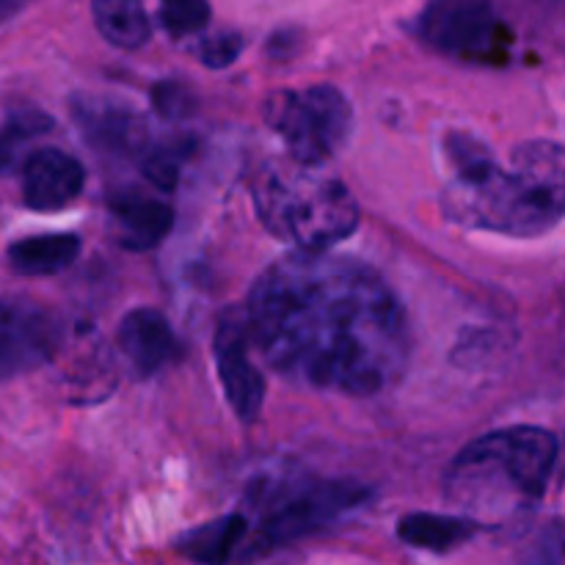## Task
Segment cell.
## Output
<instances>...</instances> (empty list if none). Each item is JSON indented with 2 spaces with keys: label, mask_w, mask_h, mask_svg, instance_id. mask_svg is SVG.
Wrapping results in <instances>:
<instances>
[{
  "label": "cell",
  "mask_w": 565,
  "mask_h": 565,
  "mask_svg": "<svg viewBox=\"0 0 565 565\" xmlns=\"http://www.w3.org/2000/svg\"><path fill=\"white\" fill-rule=\"evenodd\" d=\"M441 147L447 166L441 207L456 224L539 237L565 218L563 143H519L508 166L480 138L461 130L447 132Z\"/></svg>",
  "instance_id": "7a4b0ae2"
},
{
  "label": "cell",
  "mask_w": 565,
  "mask_h": 565,
  "mask_svg": "<svg viewBox=\"0 0 565 565\" xmlns=\"http://www.w3.org/2000/svg\"><path fill=\"white\" fill-rule=\"evenodd\" d=\"M94 25L105 42L119 50H138L149 42V14L143 0H92Z\"/></svg>",
  "instance_id": "e0dca14e"
},
{
  "label": "cell",
  "mask_w": 565,
  "mask_h": 565,
  "mask_svg": "<svg viewBox=\"0 0 565 565\" xmlns=\"http://www.w3.org/2000/svg\"><path fill=\"white\" fill-rule=\"evenodd\" d=\"M373 491L356 480H318L307 475H265L248 491V505L259 513V527L243 546V561H257L274 550L331 527L367 505Z\"/></svg>",
  "instance_id": "5b68a950"
},
{
  "label": "cell",
  "mask_w": 565,
  "mask_h": 565,
  "mask_svg": "<svg viewBox=\"0 0 565 565\" xmlns=\"http://www.w3.org/2000/svg\"><path fill=\"white\" fill-rule=\"evenodd\" d=\"M119 243L130 252H149L169 235L174 224V210L163 199L141 191H116L108 199Z\"/></svg>",
  "instance_id": "4fadbf2b"
},
{
  "label": "cell",
  "mask_w": 565,
  "mask_h": 565,
  "mask_svg": "<svg viewBox=\"0 0 565 565\" xmlns=\"http://www.w3.org/2000/svg\"><path fill=\"white\" fill-rule=\"evenodd\" d=\"M486 524L475 522L469 516H439V513H408L403 516L397 535H401L403 544L414 546V550L436 552V555H445V552L458 550V546L467 544L469 539L483 530Z\"/></svg>",
  "instance_id": "9a60e30c"
},
{
  "label": "cell",
  "mask_w": 565,
  "mask_h": 565,
  "mask_svg": "<svg viewBox=\"0 0 565 565\" xmlns=\"http://www.w3.org/2000/svg\"><path fill=\"white\" fill-rule=\"evenodd\" d=\"M263 116L285 141L290 158L307 166H323L334 158L353 130L351 99L329 83L270 92Z\"/></svg>",
  "instance_id": "8992f818"
},
{
  "label": "cell",
  "mask_w": 565,
  "mask_h": 565,
  "mask_svg": "<svg viewBox=\"0 0 565 565\" xmlns=\"http://www.w3.org/2000/svg\"><path fill=\"white\" fill-rule=\"evenodd\" d=\"M6 169V166H3V160H0V171H3Z\"/></svg>",
  "instance_id": "603a6c76"
},
{
  "label": "cell",
  "mask_w": 565,
  "mask_h": 565,
  "mask_svg": "<svg viewBox=\"0 0 565 565\" xmlns=\"http://www.w3.org/2000/svg\"><path fill=\"white\" fill-rule=\"evenodd\" d=\"M265 163L252 182L259 221L292 246L323 252L348 241L359 226V204L345 182L318 166Z\"/></svg>",
  "instance_id": "277c9868"
},
{
  "label": "cell",
  "mask_w": 565,
  "mask_h": 565,
  "mask_svg": "<svg viewBox=\"0 0 565 565\" xmlns=\"http://www.w3.org/2000/svg\"><path fill=\"white\" fill-rule=\"evenodd\" d=\"M83 185H86L83 163L61 149H36L22 166V202L39 213L70 207L83 193Z\"/></svg>",
  "instance_id": "8fae6325"
},
{
  "label": "cell",
  "mask_w": 565,
  "mask_h": 565,
  "mask_svg": "<svg viewBox=\"0 0 565 565\" xmlns=\"http://www.w3.org/2000/svg\"><path fill=\"white\" fill-rule=\"evenodd\" d=\"M246 541L248 522L241 513H232V516L215 519V522L182 535V539L177 541V550L199 563H224L230 561L232 555L241 557Z\"/></svg>",
  "instance_id": "2e32d148"
},
{
  "label": "cell",
  "mask_w": 565,
  "mask_h": 565,
  "mask_svg": "<svg viewBox=\"0 0 565 565\" xmlns=\"http://www.w3.org/2000/svg\"><path fill=\"white\" fill-rule=\"evenodd\" d=\"M259 356L292 384L373 397L403 379L412 326L395 290L370 265L298 252L259 274L246 301Z\"/></svg>",
  "instance_id": "6da1fadb"
},
{
  "label": "cell",
  "mask_w": 565,
  "mask_h": 565,
  "mask_svg": "<svg viewBox=\"0 0 565 565\" xmlns=\"http://www.w3.org/2000/svg\"><path fill=\"white\" fill-rule=\"evenodd\" d=\"M248 342H252V331H248L246 309L243 312L226 309L215 326L213 351L226 403L241 423H254L265 403V379L252 362Z\"/></svg>",
  "instance_id": "9c48e42d"
},
{
  "label": "cell",
  "mask_w": 565,
  "mask_h": 565,
  "mask_svg": "<svg viewBox=\"0 0 565 565\" xmlns=\"http://www.w3.org/2000/svg\"><path fill=\"white\" fill-rule=\"evenodd\" d=\"M557 461V439L535 425L494 430L463 447L450 463L445 494L463 516L502 524L544 497Z\"/></svg>",
  "instance_id": "3957f363"
},
{
  "label": "cell",
  "mask_w": 565,
  "mask_h": 565,
  "mask_svg": "<svg viewBox=\"0 0 565 565\" xmlns=\"http://www.w3.org/2000/svg\"><path fill=\"white\" fill-rule=\"evenodd\" d=\"M210 14L213 11H210L207 0H158L160 25L177 39L202 33L207 28Z\"/></svg>",
  "instance_id": "d6986e66"
},
{
  "label": "cell",
  "mask_w": 565,
  "mask_h": 565,
  "mask_svg": "<svg viewBox=\"0 0 565 565\" xmlns=\"http://www.w3.org/2000/svg\"><path fill=\"white\" fill-rule=\"evenodd\" d=\"M417 36L452 58L486 64L505 55L508 31L491 0H428Z\"/></svg>",
  "instance_id": "52a82bcc"
},
{
  "label": "cell",
  "mask_w": 565,
  "mask_h": 565,
  "mask_svg": "<svg viewBox=\"0 0 565 565\" xmlns=\"http://www.w3.org/2000/svg\"><path fill=\"white\" fill-rule=\"evenodd\" d=\"M152 99L154 108L163 119H185V116L193 114L196 108V97H193L191 88L180 81H163L152 88Z\"/></svg>",
  "instance_id": "44dd1931"
},
{
  "label": "cell",
  "mask_w": 565,
  "mask_h": 565,
  "mask_svg": "<svg viewBox=\"0 0 565 565\" xmlns=\"http://www.w3.org/2000/svg\"><path fill=\"white\" fill-rule=\"evenodd\" d=\"M70 108L81 136L97 152H108L110 158H136L147 152V119L125 99L105 97V94H75Z\"/></svg>",
  "instance_id": "30bf717a"
},
{
  "label": "cell",
  "mask_w": 565,
  "mask_h": 565,
  "mask_svg": "<svg viewBox=\"0 0 565 565\" xmlns=\"http://www.w3.org/2000/svg\"><path fill=\"white\" fill-rule=\"evenodd\" d=\"M64 340L53 309L25 296L0 298V381L39 370Z\"/></svg>",
  "instance_id": "ba28073f"
},
{
  "label": "cell",
  "mask_w": 565,
  "mask_h": 565,
  "mask_svg": "<svg viewBox=\"0 0 565 565\" xmlns=\"http://www.w3.org/2000/svg\"><path fill=\"white\" fill-rule=\"evenodd\" d=\"M243 53V36L241 33H215V36L199 39L196 55L204 66L210 70H226V66L235 64Z\"/></svg>",
  "instance_id": "ffe728a7"
},
{
  "label": "cell",
  "mask_w": 565,
  "mask_h": 565,
  "mask_svg": "<svg viewBox=\"0 0 565 565\" xmlns=\"http://www.w3.org/2000/svg\"><path fill=\"white\" fill-rule=\"evenodd\" d=\"M28 3H31V0H0V22L9 20V17H14L17 11L25 9Z\"/></svg>",
  "instance_id": "7402d4cb"
},
{
  "label": "cell",
  "mask_w": 565,
  "mask_h": 565,
  "mask_svg": "<svg viewBox=\"0 0 565 565\" xmlns=\"http://www.w3.org/2000/svg\"><path fill=\"white\" fill-rule=\"evenodd\" d=\"M116 342H119L121 356L130 362L138 379L160 373L180 353V342H177V334L171 331L166 315L149 307L132 309L121 318Z\"/></svg>",
  "instance_id": "7c38bea8"
},
{
  "label": "cell",
  "mask_w": 565,
  "mask_h": 565,
  "mask_svg": "<svg viewBox=\"0 0 565 565\" xmlns=\"http://www.w3.org/2000/svg\"><path fill=\"white\" fill-rule=\"evenodd\" d=\"M83 243L75 232L20 237L9 246V265L20 276H55L70 268Z\"/></svg>",
  "instance_id": "5bb4252c"
},
{
  "label": "cell",
  "mask_w": 565,
  "mask_h": 565,
  "mask_svg": "<svg viewBox=\"0 0 565 565\" xmlns=\"http://www.w3.org/2000/svg\"><path fill=\"white\" fill-rule=\"evenodd\" d=\"M191 152V141H169V143H149L147 152L141 154V171L158 191H174L180 182L182 163Z\"/></svg>",
  "instance_id": "ac0fdd59"
}]
</instances>
